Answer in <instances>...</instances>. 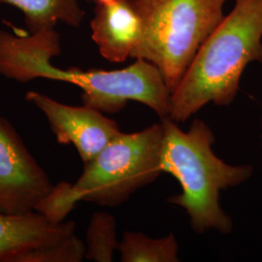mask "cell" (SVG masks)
<instances>
[{
  "label": "cell",
  "mask_w": 262,
  "mask_h": 262,
  "mask_svg": "<svg viewBox=\"0 0 262 262\" xmlns=\"http://www.w3.org/2000/svg\"><path fill=\"white\" fill-rule=\"evenodd\" d=\"M61 53L60 37L55 29L0 34V75L20 83L37 78L79 86L85 106L115 114L128 101L144 104L160 119L170 114L171 92L159 69L145 59L118 70L60 69L51 59Z\"/></svg>",
  "instance_id": "cell-1"
},
{
  "label": "cell",
  "mask_w": 262,
  "mask_h": 262,
  "mask_svg": "<svg viewBox=\"0 0 262 262\" xmlns=\"http://www.w3.org/2000/svg\"><path fill=\"white\" fill-rule=\"evenodd\" d=\"M253 61L262 62V0H234L171 94L169 117L184 122L208 103H232Z\"/></svg>",
  "instance_id": "cell-2"
},
{
  "label": "cell",
  "mask_w": 262,
  "mask_h": 262,
  "mask_svg": "<svg viewBox=\"0 0 262 262\" xmlns=\"http://www.w3.org/2000/svg\"><path fill=\"white\" fill-rule=\"evenodd\" d=\"M161 170L177 179L182 187V192L169 197L168 202L186 210L197 233L210 229L230 233L232 221L220 205V193L247 181L253 166H233L217 158L212 149L214 133L203 121L194 120L187 132L169 116L161 119Z\"/></svg>",
  "instance_id": "cell-3"
},
{
  "label": "cell",
  "mask_w": 262,
  "mask_h": 262,
  "mask_svg": "<svg viewBox=\"0 0 262 262\" xmlns=\"http://www.w3.org/2000/svg\"><path fill=\"white\" fill-rule=\"evenodd\" d=\"M163 126L154 124L134 133L121 132L84 170L74 184L61 182L38 206L36 212L61 223L80 201L119 206L162 173L160 157Z\"/></svg>",
  "instance_id": "cell-4"
},
{
  "label": "cell",
  "mask_w": 262,
  "mask_h": 262,
  "mask_svg": "<svg viewBox=\"0 0 262 262\" xmlns=\"http://www.w3.org/2000/svg\"><path fill=\"white\" fill-rule=\"evenodd\" d=\"M144 35L131 58L156 66L171 94L207 38L223 20L229 0H129Z\"/></svg>",
  "instance_id": "cell-5"
},
{
  "label": "cell",
  "mask_w": 262,
  "mask_h": 262,
  "mask_svg": "<svg viewBox=\"0 0 262 262\" xmlns=\"http://www.w3.org/2000/svg\"><path fill=\"white\" fill-rule=\"evenodd\" d=\"M54 187L15 127L0 117V212H35Z\"/></svg>",
  "instance_id": "cell-6"
},
{
  "label": "cell",
  "mask_w": 262,
  "mask_h": 262,
  "mask_svg": "<svg viewBox=\"0 0 262 262\" xmlns=\"http://www.w3.org/2000/svg\"><path fill=\"white\" fill-rule=\"evenodd\" d=\"M26 100L47 119L59 144H72L86 163L94 159L120 133L118 123L89 106L60 103L47 94L29 91Z\"/></svg>",
  "instance_id": "cell-7"
},
{
  "label": "cell",
  "mask_w": 262,
  "mask_h": 262,
  "mask_svg": "<svg viewBox=\"0 0 262 262\" xmlns=\"http://www.w3.org/2000/svg\"><path fill=\"white\" fill-rule=\"evenodd\" d=\"M91 28L99 54L111 62L131 57L144 35L143 19L129 0L96 5Z\"/></svg>",
  "instance_id": "cell-8"
},
{
  "label": "cell",
  "mask_w": 262,
  "mask_h": 262,
  "mask_svg": "<svg viewBox=\"0 0 262 262\" xmlns=\"http://www.w3.org/2000/svg\"><path fill=\"white\" fill-rule=\"evenodd\" d=\"M72 222L54 223L39 212H0V262H15L23 253L75 233Z\"/></svg>",
  "instance_id": "cell-9"
},
{
  "label": "cell",
  "mask_w": 262,
  "mask_h": 262,
  "mask_svg": "<svg viewBox=\"0 0 262 262\" xmlns=\"http://www.w3.org/2000/svg\"><path fill=\"white\" fill-rule=\"evenodd\" d=\"M20 10L30 32L55 29L57 23L79 27L84 12L77 0H0Z\"/></svg>",
  "instance_id": "cell-10"
},
{
  "label": "cell",
  "mask_w": 262,
  "mask_h": 262,
  "mask_svg": "<svg viewBox=\"0 0 262 262\" xmlns=\"http://www.w3.org/2000/svg\"><path fill=\"white\" fill-rule=\"evenodd\" d=\"M118 251L122 262H177L178 244L173 234L151 239L139 232L123 233Z\"/></svg>",
  "instance_id": "cell-11"
},
{
  "label": "cell",
  "mask_w": 262,
  "mask_h": 262,
  "mask_svg": "<svg viewBox=\"0 0 262 262\" xmlns=\"http://www.w3.org/2000/svg\"><path fill=\"white\" fill-rule=\"evenodd\" d=\"M84 258L91 261L110 262L119 248L114 216L105 212L94 213L86 230Z\"/></svg>",
  "instance_id": "cell-12"
},
{
  "label": "cell",
  "mask_w": 262,
  "mask_h": 262,
  "mask_svg": "<svg viewBox=\"0 0 262 262\" xmlns=\"http://www.w3.org/2000/svg\"><path fill=\"white\" fill-rule=\"evenodd\" d=\"M84 255L85 245L74 233L23 253L15 262H80Z\"/></svg>",
  "instance_id": "cell-13"
},
{
  "label": "cell",
  "mask_w": 262,
  "mask_h": 262,
  "mask_svg": "<svg viewBox=\"0 0 262 262\" xmlns=\"http://www.w3.org/2000/svg\"><path fill=\"white\" fill-rule=\"evenodd\" d=\"M93 1L96 3V5H99V4H105V3L112 2V1H115V0H93Z\"/></svg>",
  "instance_id": "cell-14"
},
{
  "label": "cell",
  "mask_w": 262,
  "mask_h": 262,
  "mask_svg": "<svg viewBox=\"0 0 262 262\" xmlns=\"http://www.w3.org/2000/svg\"><path fill=\"white\" fill-rule=\"evenodd\" d=\"M261 126H262V117H261ZM261 140H262V134H261Z\"/></svg>",
  "instance_id": "cell-15"
}]
</instances>
